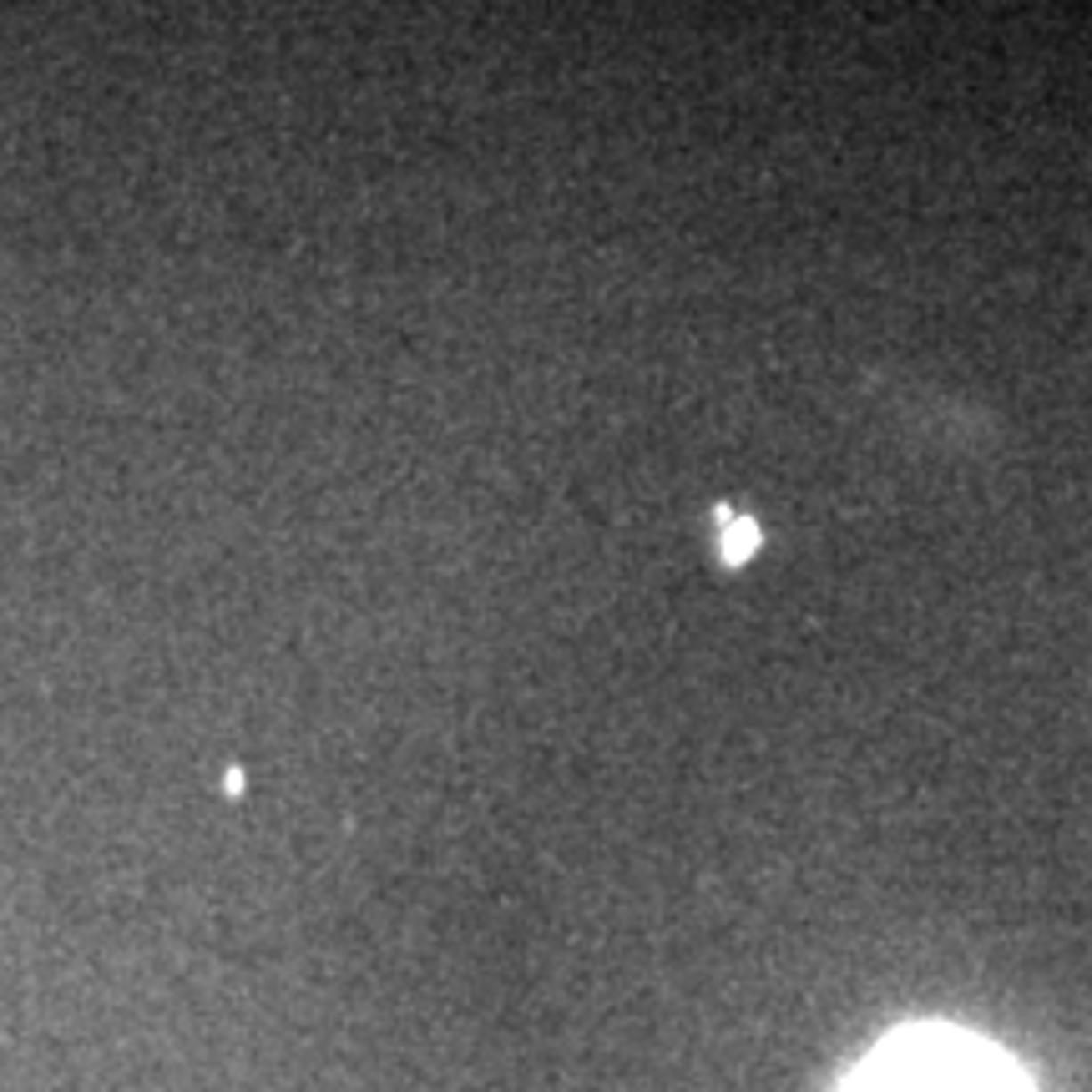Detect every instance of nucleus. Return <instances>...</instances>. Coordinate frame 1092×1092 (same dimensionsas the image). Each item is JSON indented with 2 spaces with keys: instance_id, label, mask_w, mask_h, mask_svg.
<instances>
[{
  "instance_id": "1",
  "label": "nucleus",
  "mask_w": 1092,
  "mask_h": 1092,
  "mask_svg": "<svg viewBox=\"0 0 1092 1092\" xmlns=\"http://www.w3.org/2000/svg\"><path fill=\"white\" fill-rule=\"evenodd\" d=\"M840 1092H1031L1027 1072L982 1037L951 1027L895 1031L840 1082Z\"/></svg>"
},
{
  "instance_id": "2",
  "label": "nucleus",
  "mask_w": 1092,
  "mask_h": 1092,
  "mask_svg": "<svg viewBox=\"0 0 1092 1092\" xmlns=\"http://www.w3.org/2000/svg\"><path fill=\"white\" fill-rule=\"evenodd\" d=\"M723 521H729V531H723V562L729 566H738V562H749L754 557V546H759V526H754L749 516H729L723 511Z\"/></svg>"
}]
</instances>
